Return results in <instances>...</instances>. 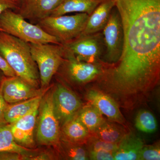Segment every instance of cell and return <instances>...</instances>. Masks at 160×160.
I'll list each match as a JSON object with an SVG mask.
<instances>
[{"label":"cell","mask_w":160,"mask_h":160,"mask_svg":"<svg viewBox=\"0 0 160 160\" xmlns=\"http://www.w3.org/2000/svg\"><path fill=\"white\" fill-rule=\"evenodd\" d=\"M102 33L106 47L102 61L107 65H113L117 63L121 57L124 43L122 22L115 6Z\"/></svg>","instance_id":"9"},{"label":"cell","mask_w":160,"mask_h":160,"mask_svg":"<svg viewBox=\"0 0 160 160\" xmlns=\"http://www.w3.org/2000/svg\"><path fill=\"white\" fill-rule=\"evenodd\" d=\"M39 106L28 114L14 122L10 124V128L15 141L19 145L29 149L34 147V131Z\"/></svg>","instance_id":"13"},{"label":"cell","mask_w":160,"mask_h":160,"mask_svg":"<svg viewBox=\"0 0 160 160\" xmlns=\"http://www.w3.org/2000/svg\"><path fill=\"white\" fill-rule=\"evenodd\" d=\"M135 125L138 130L145 133H153L158 129L156 119L151 112L146 109L140 110L138 112Z\"/></svg>","instance_id":"24"},{"label":"cell","mask_w":160,"mask_h":160,"mask_svg":"<svg viewBox=\"0 0 160 160\" xmlns=\"http://www.w3.org/2000/svg\"><path fill=\"white\" fill-rule=\"evenodd\" d=\"M0 70L6 77H10L17 76L6 60L0 54Z\"/></svg>","instance_id":"29"},{"label":"cell","mask_w":160,"mask_h":160,"mask_svg":"<svg viewBox=\"0 0 160 160\" xmlns=\"http://www.w3.org/2000/svg\"><path fill=\"white\" fill-rule=\"evenodd\" d=\"M49 90L42 98L39 106L36 138L40 145L55 148L59 143L61 127L53 108L52 89Z\"/></svg>","instance_id":"6"},{"label":"cell","mask_w":160,"mask_h":160,"mask_svg":"<svg viewBox=\"0 0 160 160\" xmlns=\"http://www.w3.org/2000/svg\"><path fill=\"white\" fill-rule=\"evenodd\" d=\"M52 89L53 108L61 127L77 114L82 103L75 93L61 83H58Z\"/></svg>","instance_id":"10"},{"label":"cell","mask_w":160,"mask_h":160,"mask_svg":"<svg viewBox=\"0 0 160 160\" xmlns=\"http://www.w3.org/2000/svg\"><path fill=\"white\" fill-rule=\"evenodd\" d=\"M89 159L93 160H113V152L102 150L88 151Z\"/></svg>","instance_id":"27"},{"label":"cell","mask_w":160,"mask_h":160,"mask_svg":"<svg viewBox=\"0 0 160 160\" xmlns=\"http://www.w3.org/2000/svg\"><path fill=\"white\" fill-rule=\"evenodd\" d=\"M64 47V58L57 72L76 84H85L96 79L102 71L104 62L88 63L78 61L70 50Z\"/></svg>","instance_id":"7"},{"label":"cell","mask_w":160,"mask_h":160,"mask_svg":"<svg viewBox=\"0 0 160 160\" xmlns=\"http://www.w3.org/2000/svg\"><path fill=\"white\" fill-rule=\"evenodd\" d=\"M44 94L45 93L18 102L8 103L5 113V119L6 122L11 124L28 114L39 105Z\"/></svg>","instance_id":"20"},{"label":"cell","mask_w":160,"mask_h":160,"mask_svg":"<svg viewBox=\"0 0 160 160\" xmlns=\"http://www.w3.org/2000/svg\"><path fill=\"white\" fill-rule=\"evenodd\" d=\"M127 133L122 126L114 122L106 121L91 135L107 142L118 144Z\"/></svg>","instance_id":"21"},{"label":"cell","mask_w":160,"mask_h":160,"mask_svg":"<svg viewBox=\"0 0 160 160\" xmlns=\"http://www.w3.org/2000/svg\"><path fill=\"white\" fill-rule=\"evenodd\" d=\"M105 0H62L50 16H58L71 12L86 13L89 16Z\"/></svg>","instance_id":"19"},{"label":"cell","mask_w":160,"mask_h":160,"mask_svg":"<svg viewBox=\"0 0 160 160\" xmlns=\"http://www.w3.org/2000/svg\"><path fill=\"white\" fill-rule=\"evenodd\" d=\"M84 144L71 142L60 139L59 143L55 149L59 155L66 160H89V153Z\"/></svg>","instance_id":"22"},{"label":"cell","mask_w":160,"mask_h":160,"mask_svg":"<svg viewBox=\"0 0 160 160\" xmlns=\"http://www.w3.org/2000/svg\"><path fill=\"white\" fill-rule=\"evenodd\" d=\"M86 98L109 121L121 125L125 123V118L120 111L118 104L108 95L98 89H92L86 93Z\"/></svg>","instance_id":"14"},{"label":"cell","mask_w":160,"mask_h":160,"mask_svg":"<svg viewBox=\"0 0 160 160\" xmlns=\"http://www.w3.org/2000/svg\"><path fill=\"white\" fill-rule=\"evenodd\" d=\"M90 135L91 133L77 114L61 126L60 139L85 144Z\"/></svg>","instance_id":"18"},{"label":"cell","mask_w":160,"mask_h":160,"mask_svg":"<svg viewBox=\"0 0 160 160\" xmlns=\"http://www.w3.org/2000/svg\"><path fill=\"white\" fill-rule=\"evenodd\" d=\"M5 76L3 74L2 71L0 70V85H1V82H2V80L3 78Z\"/></svg>","instance_id":"33"},{"label":"cell","mask_w":160,"mask_h":160,"mask_svg":"<svg viewBox=\"0 0 160 160\" xmlns=\"http://www.w3.org/2000/svg\"><path fill=\"white\" fill-rule=\"evenodd\" d=\"M0 31L29 43L61 44L37 24L29 22L11 9L5 10L0 15Z\"/></svg>","instance_id":"3"},{"label":"cell","mask_w":160,"mask_h":160,"mask_svg":"<svg viewBox=\"0 0 160 160\" xmlns=\"http://www.w3.org/2000/svg\"><path fill=\"white\" fill-rule=\"evenodd\" d=\"M89 17L86 13L49 16L37 25L46 33L55 38L60 44L64 45L81 35L86 27Z\"/></svg>","instance_id":"4"},{"label":"cell","mask_w":160,"mask_h":160,"mask_svg":"<svg viewBox=\"0 0 160 160\" xmlns=\"http://www.w3.org/2000/svg\"><path fill=\"white\" fill-rule=\"evenodd\" d=\"M22 156L16 152H0V160H22Z\"/></svg>","instance_id":"31"},{"label":"cell","mask_w":160,"mask_h":160,"mask_svg":"<svg viewBox=\"0 0 160 160\" xmlns=\"http://www.w3.org/2000/svg\"><path fill=\"white\" fill-rule=\"evenodd\" d=\"M40 149H29L18 144L15 141L10 124L0 123V152H16L22 156V160H29Z\"/></svg>","instance_id":"16"},{"label":"cell","mask_w":160,"mask_h":160,"mask_svg":"<svg viewBox=\"0 0 160 160\" xmlns=\"http://www.w3.org/2000/svg\"><path fill=\"white\" fill-rule=\"evenodd\" d=\"M29 45L32 56L38 69L41 88L46 89L62 62L64 46L53 43H29Z\"/></svg>","instance_id":"5"},{"label":"cell","mask_w":160,"mask_h":160,"mask_svg":"<svg viewBox=\"0 0 160 160\" xmlns=\"http://www.w3.org/2000/svg\"><path fill=\"white\" fill-rule=\"evenodd\" d=\"M114 6L112 0L103 1L89 16L86 27L81 34H92L102 31Z\"/></svg>","instance_id":"15"},{"label":"cell","mask_w":160,"mask_h":160,"mask_svg":"<svg viewBox=\"0 0 160 160\" xmlns=\"http://www.w3.org/2000/svg\"><path fill=\"white\" fill-rule=\"evenodd\" d=\"M63 45L73 53L78 61L88 63L102 62V59L106 50L102 32L81 34Z\"/></svg>","instance_id":"8"},{"label":"cell","mask_w":160,"mask_h":160,"mask_svg":"<svg viewBox=\"0 0 160 160\" xmlns=\"http://www.w3.org/2000/svg\"><path fill=\"white\" fill-rule=\"evenodd\" d=\"M0 54L17 76L38 88L39 73L29 43L0 31Z\"/></svg>","instance_id":"2"},{"label":"cell","mask_w":160,"mask_h":160,"mask_svg":"<svg viewBox=\"0 0 160 160\" xmlns=\"http://www.w3.org/2000/svg\"><path fill=\"white\" fill-rule=\"evenodd\" d=\"M8 103L4 100L0 91V123L6 122L5 119V113Z\"/></svg>","instance_id":"32"},{"label":"cell","mask_w":160,"mask_h":160,"mask_svg":"<svg viewBox=\"0 0 160 160\" xmlns=\"http://www.w3.org/2000/svg\"><path fill=\"white\" fill-rule=\"evenodd\" d=\"M57 153L53 152L42 150L39 151L34 156L29 159V160H56L58 158Z\"/></svg>","instance_id":"28"},{"label":"cell","mask_w":160,"mask_h":160,"mask_svg":"<svg viewBox=\"0 0 160 160\" xmlns=\"http://www.w3.org/2000/svg\"><path fill=\"white\" fill-rule=\"evenodd\" d=\"M17 7V2L15 0H0V15L8 9L14 10Z\"/></svg>","instance_id":"30"},{"label":"cell","mask_w":160,"mask_h":160,"mask_svg":"<svg viewBox=\"0 0 160 160\" xmlns=\"http://www.w3.org/2000/svg\"><path fill=\"white\" fill-rule=\"evenodd\" d=\"M112 1L122 26V53L105 66L96 85L121 105H138L160 82V0Z\"/></svg>","instance_id":"1"},{"label":"cell","mask_w":160,"mask_h":160,"mask_svg":"<svg viewBox=\"0 0 160 160\" xmlns=\"http://www.w3.org/2000/svg\"><path fill=\"white\" fill-rule=\"evenodd\" d=\"M62 0H17V7L13 10L26 21L33 24L49 16Z\"/></svg>","instance_id":"12"},{"label":"cell","mask_w":160,"mask_h":160,"mask_svg":"<svg viewBox=\"0 0 160 160\" xmlns=\"http://www.w3.org/2000/svg\"><path fill=\"white\" fill-rule=\"evenodd\" d=\"M85 145L87 150H102L114 152L118 149V144L107 142L93 135H90Z\"/></svg>","instance_id":"25"},{"label":"cell","mask_w":160,"mask_h":160,"mask_svg":"<svg viewBox=\"0 0 160 160\" xmlns=\"http://www.w3.org/2000/svg\"><path fill=\"white\" fill-rule=\"evenodd\" d=\"M77 115L91 134L106 121L103 115L91 104L82 107Z\"/></svg>","instance_id":"23"},{"label":"cell","mask_w":160,"mask_h":160,"mask_svg":"<svg viewBox=\"0 0 160 160\" xmlns=\"http://www.w3.org/2000/svg\"><path fill=\"white\" fill-rule=\"evenodd\" d=\"M49 88H36L17 76L4 77L0 85V91L8 104L18 102L38 96L46 93Z\"/></svg>","instance_id":"11"},{"label":"cell","mask_w":160,"mask_h":160,"mask_svg":"<svg viewBox=\"0 0 160 160\" xmlns=\"http://www.w3.org/2000/svg\"><path fill=\"white\" fill-rule=\"evenodd\" d=\"M15 1H17V0H15Z\"/></svg>","instance_id":"34"},{"label":"cell","mask_w":160,"mask_h":160,"mask_svg":"<svg viewBox=\"0 0 160 160\" xmlns=\"http://www.w3.org/2000/svg\"><path fill=\"white\" fill-rule=\"evenodd\" d=\"M139 160H160L159 143L149 146L144 145L140 152Z\"/></svg>","instance_id":"26"},{"label":"cell","mask_w":160,"mask_h":160,"mask_svg":"<svg viewBox=\"0 0 160 160\" xmlns=\"http://www.w3.org/2000/svg\"><path fill=\"white\" fill-rule=\"evenodd\" d=\"M144 143L141 138L132 132L127 133L118 144L113 152L115 160H138Z\"/></svg>","instance_id":"17"}]
</instances>
